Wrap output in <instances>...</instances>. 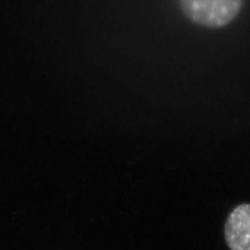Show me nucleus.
Returning <instances> with one entry per match:
<instances>
[{
  "instance_id": "obj_1",
  "label": "nucleus",
  "mask_w": 250,
  "mask_h": 250,
  "mask_svg": "<svg viewBox=\"0 0 250 250\" xmlns=\"http://www.w3.org/2000/svg\"><path fill=\"white\" fill-rule=\"evenodd\" d=\"M188 18L197 24L218 28L228 25L240 13L243 0H179Z\"/></svg>"
},
{
  "instance_id": "obj_2",
  "label": "nucleus",
  "mask_w": 250,
  "mask_h": 250,
  "mask_svg": "<svg viewBox=\"0 0 250 250\" xmlns=\"http://www.w3.org/2000/svg\"><path fill=\"white\" fill-rule=\"evenodd\" d=\"M224 236L230 250H250V205L233 208L225 223Z\"/></svg>"
}]
</instances>
